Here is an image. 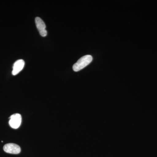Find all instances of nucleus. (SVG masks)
I'll return each instance as SVG.
<instances>
[{"label":"nucleus","mask_w":157,"mask_h":157,"mask_svg":"<svg viewBox=\"0 0 157 157\" xmlns=\"http://www.w3.org/2000/svg\"><path fill=\"white\" fill-rule=\"evenodd\" d=\"M93 60L92 56L91 55H86L78 60L76 63L73 65V70L75 72H78L82 70L91 63Z\"/></svg>","instance_id":"obj_1"},{"label":"nucleus","mask_w":157,"mask_h":157,"mask_svg":"<svg viewBox=\"0 0 157 157\" xmlns=\"http://www.w3.org/2000/svg\"><path fill=\"white\" fill-rule=\"evenodd\" d=\"M22 117L19 113H15L11 115L9 121V125L13 129H17L21 123Z\"/></svg>","instance_id":"obj_2"},{"label":"nucleus","mask_w":157,"mask_h":157,"mask_svg":"<svg viewBox=\"0 0 157 157\" xmlns=\"http://www.w3.org/2000/svg\"><path fill=\"white\" fill-rule=\"evenodd\" d=\"M4 151L7 153L11 154H18L21 151L20 147L14 143H9L5 144L3 147Z\"/></svg>","instance_id":"obj_3"},{"label":"nucleus","mask_w":157,"mask_h":157,"mask_svg":"<svg viewBox=\"0 0 157 157\" xmlns=\"http://www.w3.org/2000/svg\"><path fill=\"white\" fill-rule=\"evenodd\" d=\"M25 66V61L22 59H19L14 63L13 67L12 74L14 76L17 75L23 69Z\"/></svg>","instance_id":"obj_4"},{"label":"nucleus","mask_w":157,"mask_h":157,"mask_svg":"<svg viewBox=\"0 0 157 157\" xmlns=\"http://www.w3.org/2000/svg\"><path fill=\"white\" fill-rule=\"evenodd\" d=\"M35 22H36L37 28L39 33L45 30L46 25H45V22L40 17H36V19H35Z\"/></svg>","instance_id":"obj_5"}]
</instances>
